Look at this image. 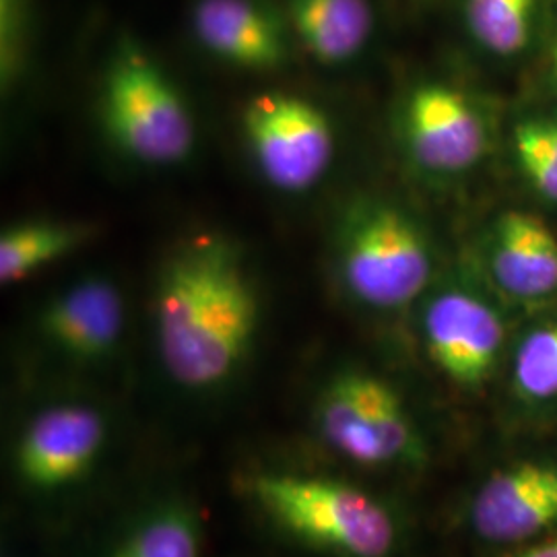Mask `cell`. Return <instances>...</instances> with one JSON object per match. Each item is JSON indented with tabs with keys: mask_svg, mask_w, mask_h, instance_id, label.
Returning <instances> with one entry per match:
<instances>
[{
	"mask_svg": "<svg viewBox=\"0 0 557 557\" xmlns=\"http://www.w3.org/2000/svg\"><path fill=\"white\" fill-rule=\"evenodd\" d=\"M153 335L165 374L188 393H215L238 379L255 351L262 299L238 244L202 234L161 262Z\"/></svg>",
	"mask_w": 557,
	"mask_h": 557,
	"instance_id": "obj_1",
	"label": "cell"
},
{
	"mask_svg": "<svg viewBox=\"0 0 557 557\" xmlns=\"http://www.w3.org/2000/svg\"><path fill=\"white\" fill-rule=\"evenodd\" d=\"M255 508L278 533L331 557H393L398 520L388 504L345 479L259 471L246 481Z\"/></svg>",
	"mask_w": 557,
	"mask_h": 557,
	"instance_id": "obj_2",
	"label": "cell"
},
{
	"mask_svg": "<svg viewBox=\"0 0 557 557\" xmlns=\"http://www.w3.org/2000/svg\"><path fill=\"white\" fill-rule=\"evenodd\" d=\"M338 281L359 306L395 312L428 289L434 255L409 213L386 200H356L338 223Z\"/></svg>",
	"mask_w": 557,
	"mask_h": 557,
	"instance_id": "obj_3",
	"label": "cell"
},
{
	"mask_svg": "<svg viewBox=\"0 0 557 557\" xmlns=\"http://www.w3.org/2000/svg\"><path fill=\"white\" fill-rule=\"evenodd\" d=\"M100 119L120 153L143 165H178L197 145L190 106L160 64L133 41H122L108 62Z\"/></svg>",
	"mask_w": 557,
	"mask_h": 557,
	"instance_id": "obj_4",
	"label": "cell"
},
{
	"mask_svg": "<svg viewBox=\"0 0 557 557\" xmlns=\"http://www.w3.org/2000/svg\"><path fill=\"white\" fill-rule=\"evenodd\" d=\"M320 442L366 469H421L428 444L397 388L361 368H343L322 384L312 407Z\"/></svg>",
	"mask_w": 557,
	"mask_h": 557,
	"instance_id": "obj_5",
	"label": "cell"
},
{
	"mask_svg": "<svg viewBox=\"0 0 557 557\" xmlns=\"http://www.w3.org/2000/svg\"><path fill=\"white\" fill-rule=\"evenodd\" d=\"M242 133L262 180L285 195H301L329 174L337 137L329 114L294 94L267 91L246 103Z\"/></svg>",
	"mask_w": 557,
	"mask_h": 557,
	"instance_id": "obj_6",
	"label": "cell"
},
{
	"mask_svg": "<svg viewBox=\"0 0 557 557\" xmlns=\"http://www.w3.org/2000/svg\"><path fill=\"white\" fill-rule=\"evenodd\" d=\"M110 423L85 400H57L32 413L13 446L21 485L36 494H59L89 478L108 446Z\"/></svg>",
	"mask_w": 557,
	"mask_h": 557,
	"instance_id": "obj_7",
	"label": "cell"
},
{
	"mask_svg": "<svg viewBox=\"0 0 557 557\" xmlns=\"http://www.w3.org/2000/svg\"><path fill=\"white\" fill-rule=\"evenodd\" d=\"M403 139L421 170L440 176L462 174L487 149V128L478 106L457 87L421 83L403 106Z\"/></svg>",
	"mask_w": 557,
	"mask_h": 557,
	"instance_id": "obj_8",
	"label": "cell"
},
{
	"mask_svg": "<svg viewBox=\"0 0 557 557\" xmlns=\"http://www.w3.org/2000/svg\"><path fill=\"white\" fill-rule=\"evenodd\" d=\"M41 343L75 366L116 356L126 331V299L114 278L87 275L46 299L36 319Z\"/></svg>",
	"mask_w": 557,
	"mask_h": 557,
	"instance_id": "obj_9",
	"label": "cell"
},
{
	"mask_svg": "<svg viewBox=\"0 0 557 557\" xmlns=\"http://www.w3.org/2000/svg\"><path fill=\"white\" fill-rule=\"evenodd\" d=\"M421 333L428 356L446 379L469 391L492 379L504 322L485 299L457 287L440 292L425 304Z\"/></svg>",
	"mask_w": 557,
	"mask_h": 557,
	"instance_id": "obj_10",
	"label": "cell"
},
{
	"mask_svg": "<svg viewBox=\"0 0 557 557\" xmlns=\"http://www.w3.org/2000/svg\"><path fill=\"white\" fill-rule=\"evenodd\" d=\"M478 537L510 545L557 527V458L517 462L487 479L469 506Z\"/></svg>",
	"mask_w": 557,
	"mask_h": 557,
	"instance_id": "obj_11",
	"label": "cell"
},
{
	"mask_svg": "<svg viewBox=\"0 0 557 557\" xmlns=\"http://www.w3.org/2000/svg\"><path fill=\"white\" fill-rule=\"evenodd\" d=\"M193 32L213 57L248 71H273L289 59L287 32L259 0H197Z\"/></svg>",
	"mask_w": 557,
	"mask_h": 557,
	"instance_id": "obj_12",
	"label": "cell"
},
{
	"mask_svg": "<svg viewBox=\"0 0 557 557\" xmlns=\"http://www.w3.org/2000/svg\"><path fill=\"white\" fill-rule=\"evenodd\" d=\"M490 269L499 292L535 304L557 294V236L524 211L499 215L490 242Z\"/></svg>",
	"mask_w": 557,
	"mask_h": 557,
	"instance_id": "obj_13",
	"label": "cell"
},
{
	"mask_svg": "<svg viewBox=\"0 0 557 557\" xmlns=\"http://www.w3.org/2000/svg\"><path fill=\"white\" fill-rule=\"evenodd\" d=\"M287 11L301 46L329 66L356 59L374 32L368 0H287Z\"/></svg>",
	"mask_w": 557,
	"mask_h": 557,
	"instance_id": "obj_14",
	"label": "cell"
},
{
	"mask_svg": "<svg viewBox=\"0 0 557 557\" xmlns=\"http://www.w3.org/2000/svg\"><path fill=\"white\" fill-rule=\"evenodd\" d=\"M202 522L190 499L168 496L133 518L103 557H200Z\"/></svg>",
	"mask_w": 557,
	"mask_h": 557,
	"instance_id": "obj_15",
	"label": "cell"
},
{
	"mask_svg": "<svg viewBox=\"0 0 557 557\" xmlns=\"http://www.w3.org/2000/svg\"><path fill=\"white\" fill-rule=\"evenodd\" d=\"M94 238V227L77 221L36 220L9 225L0 236V281L13 285L71 257Z\"/></svg>",
	"mask_w": 557,
	"mask_h": 557,
	"instance_id": "obj_16",
	"label": "cell"
},
{
	"mask_svg": "<svg viewBox=\"0 0 557 557\" xmlns=\"http://www.w3.org/2000/svg\"><path fill=\"white\" fill-rule=\"evenodd\" d=\"M533 4L535 0H467V25L485 50L510 57L529 44Z\"/></svg>",
	"mask_w": 557,
	"mask_h": 557,
	"instance_id": "obj_17",
	"label": "cell"
},
{
	"mask_svg": "<svg viewBox=\"0 0 557 557\" xmlns=\"http://www.w3.org/2000/svg\"><path fill=\"white\" fill-rule=\"evenodd\" d=\"M512 147L524 178L541 197L557 202V119L541 116L518 122Z\"/></svg>",
	"mask_w": 557,
	"mask_h": 557,
	"instance_id": "obj_18",
	"label": "cell"
},
{
	"mask_svg": "<svg viewBox=\"0 0 557 557\" xmlns=\"http://www.w3.org/2000/svg\"><path fill=\"white\" fill-rule=\"evenodd\" d=\"M512 380L527 400L557 397V322L529 333L518 345Z\"/></svg>",
	"mask_w": 557,
	"mask_h": 557,
	"instance_id": "obj_19",
	"label": "cell"
},
{
	"mask_svg": "<svg viewBox=\"0 0 557 557\" xmlns=\"http://www.w3.org/2000/svg\"><path fill=\"white\" fill-rule=\"evenodd\" d=\"M515 557H557V537L543 541L537 545H531Z\"/></svg>",
	"mask_w": 557,
	"mask_h": 557,
	"instance_id": "obj_20",
	"label": "cell"
},
{
	"mask_svg": "<svg viewBox=\"0 0 557 557\" xmlns=\"http://www.w3.org/2000/svg\"><path fill=\"white\" fill-rule=\"evenodd\" d=\"M552 73H554V77L557 79V40L556 46H554V54H552Z\"/></svg>",
	"mask_w": 557,
	"mask_h": 557,
	"instance_id": "obj_21",
	"label": "cell"
}]
</instances>
